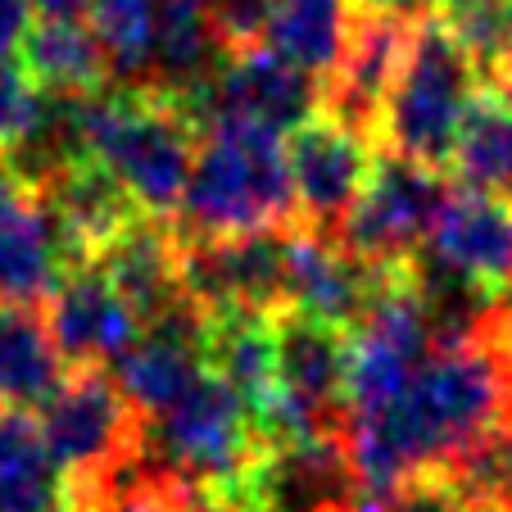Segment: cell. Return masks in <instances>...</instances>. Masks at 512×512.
<instances>
[{
	"label": "cell",
	"instance_id": "obj_21",
	"mask_svg": "<svg viewBox=\"0 0 512 512\" xmlns=\"http://www.w3.org/2000/svg\"><path fill=\"white\" fill-rule=\"evenodd\" d=\"M19 64L41 96L78 100L114 87L105 50L82 19H37L19 46Z\"/></svg>",
	"mask_w": 512,
	"mask_h": 512
},
{
	"label": "cell",
	"instance_id": "obj_6",
	"mask_svg": "<svg viewBox=\"0 0 512 512\" xmlns=\"http://www.w3.org/2000/svg\"><path fill=\"white\" fill-rule=\"evenodd\" d=\"M417 263V259H413ZM413 263L395 268L377 290L372 309L349 331V372H345V426L386 413L435 354V331L426 322Z\"/></svg>",
	"mask_w": 512,
	"mask_h": 512
},
{
	"label": "cell",
	"instance_id": "obj_11",
	"mask_svg": "<svg viewBox=\"0 0 512 512\" xmlns=\"http://www.w3.org/2000/svg\"><path fill=\"white\" fill-rule=\"evenodd\" d=\"M286 159H290V186H295L300 227L318 236H336L340 223L349 218V209H354V200L368 186L372 164H377L372 141L322 109L300 132H290Z\"/></svg>",
	"mask_w": 512,
	"mask_h": 512
},
{
	"label": "cell",
	"instance_id": "obj_8",
	"mask_svg": "<svg viewBox=\"0 0 512 512\" xmlns=\"http://www.w3.org/2000/svg\"><path fill=\"white\" fill-rule=\"evenodd\" d=\"M449 186L440 168L413 164L399 155H377L363 195L354 200L349 218L340 223L336 241L368 268H408L426 250V236Z\"/></svg>",
	"mask_w": 512,
	"mask_h": 512
},
{
	"label": "cell",
	"instance_id": "obj_2",
	"mask_svg": "<svg viewBox=\"0 0 512 512\" xmlns=\"http://www.w3.org/2000/svg\"><path fill=\"white\" fill-rule=\"evenodd\" d=\"M73 123L82 155L96 159L145 218L173 223L200 150L182 100L159 87H105L73 100Z\"/></svg>",
	"mask_w": 512,
	"mask_h": 512
},
{
	"label": "cell",
	"instance_id": "obj_9",
	"mask_svg": "<svg viewBox=\"0 0 512 512\" xmlns=\"http://www.w3.org/2000/svg\"><path fill=\"white\" fill-rule=\"evenodd\" d=\"M195 132L213 123H245L272 136L300 132L313 114H322V87L277 55L272 46H254L241 55H223L213 78L182 100Z\"/></svg>",
	"mask_w": 512,
	"mask_h": 512
},
{
	"label": "cell",
	"instance_id": "obj_12",
	"mask_svg": "<svg viewBox=\"0 0 512 512\" xmlns=\"http://www.w3.org/2000/svg\"><path fill=\"white\" fill-rule=\"evenodd\" d=\"M422 259L445 277L472 286L490 304H503L512 295V200L467 186L449 191L431 223Z\"/></svg>",
	"mask_w": 512,
	"mask_h": 512
},
{
	"label": "cell",
	"instance_id": "obj_3",
	"mask_svg": "<svg viewBox=\"0 0 512 512\" xmlns=\"http://www.w3.org/2000/svg\"><path fill=\"white\" fill-rule=\"evenodd\" d=\"M295 227L300 209L290 186L286 136L245 123L204 127L182 209L173 218L177 241H236Z\"/></svg>",
	"mask_w": 512,
	"mask_h": 512
},
{
	"label": "cell",
	"instance_id": "obj_25",
	"mask_svg": "<svg viewBox=\"0 0 512 512\" xmlns=\"http://www.w3.org/2000/svg\"><path fill=\"white\" fill-rule=\"evenodd\" d=\"M91 32L109 64L114 87H150L155 64V0H96Z\"/></svg>",
	"mask_w": 512,
	"mask_h": 512
},
{
	"label": "cell",
	"instance_id": "obj_19",
	"mask_svg": "<svg viewBox=\"0 0 512 512\" xmlns=\"http://www.w3.org/2000/svg\"><path fill=\"white\" fill-rule=\"evenodd\" d=\"M209 368L227 381L259 426L281 390L277 363V313H218L209 318Z\"/></svg>",
	"mask_w": 512,
	"mask_h": 512
},
{
	"label": "cell",
	"instance_id": "obj_28",
	"mask_svg": "<svg viewBox=\"0 0 512 512\" xmlns=\"http://www.w3.org/2000/svg\"><path fill=\"white\" fill-rule=\"evenodd\" d=\"M358 10L368 14H386V19H399V23H426V19H440L449 0H354Z\"/></svg>",
	"mask_w": 512,
	"mask_h": 512
},
{
	"label": "cell",
	"instance_id": "obj_14",
	"mask_svg": "<svg viewBox=\"0 0 512 512\" xmlns=\"http://www.w3.org/2000/svg\"><path fill=\"white\" fill-rule=\"evenodd\" d=\"M390 272L358 263L354 254L340 250L336 236L295 227L286 236V313L327 322L336 331H354Z\"/></svg>",
	"mask_w": 512,
	"mask_h": 512
},
{
	"label": "cell",
	"instance_id": "obj_4",
	"mask_svg": "<svg viewBox=\"0 0 512 512\" xmlns=\"http://www.w3.org/2000/svg\"><path fill=\"white\" fill-rule=\"evenodd\" d=\"M141 454L191 494L245 503V490L268 458V440L218 372H204L168 413L141 426Z\"/></svg>",
	"mask_w": 512,
	"mask_h": 512
},
{
	"label": "cell",
	"instance_id": "obj_23",
	"mask_svg": "<svg viewBox=\"0 0 512 512\" xmlns=\"http://www.w3.org/2000/svg\"><path fill=\"white\" fill-rule=\"evenodd\" d=\"M467 191L512 200V82H481L449 155Z\"/></svg>",
	"mask_w": 512,
	"mask_h": 512
},
{
	"label": "cell",
	"instance_id": "obj_18",
	"mask_svg": "<svg viewBox=\"0 0 512 512\" xmlns=\"http://www.w3.org/2000/svg\"><path fill=\"white\" fill-rule=\"evenodd\" d=\"M114 290L127 300V309L136 313L141 331L150 322L177 313L186 300L182 290V241H177L173 223H159V218H141L136 227H127L96 263Z\"/></svg>",
	"mask_w": 512,
	"mask_h": 512
},
{
	"label": "cell",
	"instance_id": "obj_32",
	"mask_svg": "<svg viewBox=\"0 0 512 512\" xmlns=\"http://www.w3.org/2000/svg\"><path fill=\"white\" fill-rule=\"evenodd\" d=\"M508 82H512V68H508Z\"/></svg>",
	"mask_w": 512,
	"mask_h": 512
},
{
	"label": "cell",
	"instance_id": "obj_22",
	"mask_svg": "<svg viewBox=\"0 0 512 512\" xmlns=\"http://www.w3.org/2000/svg\"><path fill=\"white\" fill-rule=\"evenodd\" d=\"M64 368L46 313L28 304H0V408H46L64 386Z\"/></svg>",
	"mask_w": 512,
	"mask_h": 512
},
{
	"label": "cell",
	"instance_id": "obj_20",
	"mask_svg": "<svg viewBox=\"0 0 512 512\" xmlns=\"http://www.w3.org/2000/svg\"><path fill=\"white\" fill-rule=\"evenodd\" d=\"M78 490L32 413L0 408V512H73Z\"/></svg>",
	"mask_w": 512,
	"mask_h": 512
},
{
	"label": "cell",
	"instance_id": "obj_16",
	"mask_svg": "<svg viewBox=\"0 0 512 512\" xmlns=\"http://www.w3.org/2000/svg\"><path fill=\"white\" fill-rule=\"evenodd\" d=\"M46 327L68 368H105L141 340V322L96 263L68 268L50 295Z\"/></svg>",
	"mask_w": 512,
	"mask_h": 512
},
{
	"label": "cell",
	"instance_id": "obj_24",
	"mask_svg": "<svg viewBox=\"0 0 512 512\" xmlns=\"http://www.w3.org/2000/svg\"><path fill=\"white\" fill-rule=\"evenodd\" d=\"M354 14V0H272L268 46L327 91V82L345 64Z\"/></svg>",
	"mask_w": 512,
	"mask_h": 512
},
{
	"label": "cell",
	"instance_id": "obj_7",
	"mask_svg": "<svg viewBox=\"0 0 512 512\" xmlns=\"http://www.w3.org/2000/svg\"><path fill=\"white\" fill-rule=\"evenodd\" d=\"M41 435L73 490L91 494L141 449V417L105 368H73L41 408Z\"/></svg>",
	"mask_w": 512,
	"mask_h": 512
},
{
	"label": "cell",
	"instance_id": "obj_15",
	"mask_svg": "<svg viewBox=\"0 0 512 512\" xmlns=\"http://www.w3.org/2000/svg\"><path fill=\"white\" fill-rule=\"evenodd\" d=\"M209 372V318L195 304L150 322L132 349L118 358V390L145 422L177 404Z\"/></svg>",
	"mask_w": 512,
	"mask_h": 512
},
{
	"label": "cell",
	"instance_id": "obj_5",
	"mask_svg": "<svg viewBox=\"0 0 512 512\" xmlns=\"http://www.w3.org/2000/svg\"><path fill=\"white\" fill-rule=\"evenodd\" d=\"M481 73L458 50L449 28L440 19H426L413 28V46L399 68L395 87L381 109L377 136L381 155H399L413 164L440 168L454 155V136L463 127V114L472 105Z\"/></svg>",
	"mask_w": 512,
	"mask_h": 512
},
{
	"label": "cell",
	"instance_id": "obj_10",
	"mask_svg": "<svg viewBox=\"0 0 512 512\" xmlns=\"http://www.w3.org/2000/svg\"><path fill=\"white\" fill-rule=\"evenodd\" d=\"M286 236L182 241V290L204 313H286Z\"/></svg>",
	"mask_w": 512,
	"mask_h": 512
},
{
	"label": "cell",
	"instance_id": "obj_17",
	"mask_svg": "<svg viewBox=\"0 0 512 512\" xmlns=\"http://www.w3.org/2000/svg\"><path fill=\"white\" fill-rule=\"evenodd\" d=\"M413 28L417 23H399V19H386V14L358 10L349 46H345V64H340V73L322 91V109L372 141L381 123V109H386V96L408 59V46H413Z\"/></svg>",
	"mask_w": 512,
	"mask_h": 512
},
{
	"label": "cell",
	"instance_id": "obj_13",
	"mask_svg": "<svg viewBox=\"0 0 512 512\" xmlns=\"http://www.w3.org/2000/svg\"><path fill=\"white\" fill-rule=\"evenodd\" d=\"M68 272V250L50 218V204L10 159H0V295L5 304H28L55 295Z\"/></svg>",
	"mask_w": 512,
	"mask_h": 512
},
{
	"label": "cell",
	"instance_id": "obj_29",
	"mask_svg": "<svg viewBox=\"0 0 512 512\" xmlns=\"http://www.w3.org/2000/svg\"><path fill=\"white\" fill-rule=\"evenodd\" d=\"M32 28V0H0V59L14 55Z\"/></svg>",
	"mask_w": 512,
	"mask_h": 512
},
{
	"label": "cell",
	"instance_id": "obj_26",
	"mask_svg": "<svg viewBox=\"0 0 512 512\" xmlns=\"http://www.w3.org/2000/svg\"><path fill=\"white\" fill-rule=\"evenodd\" d=\"M440 23L458 41L481 82H508L512 68V0H449Z\"/></svg>",
	"mask_w": 512,
	"mask_h": 512
},
{
	"label": "cell",
	"instance_id": "obj_1",
	"mask_svg": "<svg viewBox=\"0 0 512 512\" xmlns=\"http://www.w3.org/2000/svg\"><path fill=\"white\" fill-rule=\"evenodd\" d=\"M512 422V336L499 318L481 336L435 345L413 386L386 413L340 431L354 494L345 508L368 512L408 481L449 467L481 435Z\"/></svg>",
	"mask_w": 512,
	"mask_h": 512
},
{
	"label": "cell",
	"instance_id": "obj_31",
	"mask_svg": "<svg viewBox=\"0 0 512 512\" xmlns=\"http://www.w3.org/2000/svg\"><path fill=\"white\" fill-rule=\"evenodd\" d=\"M177 512H254V508L236 499H218V494H186Z\"/></svg>",
	"mask_w": 512,
	"mask_h": 512
},
{
	"label": "cell",
	"instance_id": "obj_30",
	"mask_svg": "<svg viewBox=\"0 0 512 512\" xmlns=\"http://www.w3.org/2000/svg\"><path fill=\"white\" fill-rule=\"evenodd\" d=\"M91 5L96 0H32V10L41 19H82V14H91Z\"/></svg>",
	"mask_w": 512,
	"mask_h": 512
},
{
	"label": "cell",
	"instance_id": "obj_27",
	"mask_svg": "<svg viewBox=\"0 0 512 512\" xmlns=\"http://www.w3.org/2000/svg\"><path fill=\"white\" fill-rule=\"evenodd\" d=\"M41 109H46V96L32 87L19 55H5L0 59V159L19 155L28 145L41 123Z\"/></svg>",
	"mask_w": 512,
	"mask_h": 512
}]
</instances>
